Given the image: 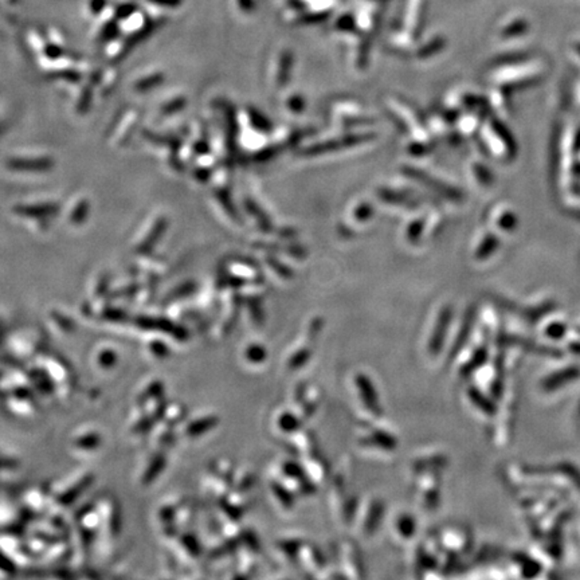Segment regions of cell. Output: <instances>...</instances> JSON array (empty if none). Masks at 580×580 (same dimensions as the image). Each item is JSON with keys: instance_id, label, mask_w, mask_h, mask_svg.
Segmentation results:
<instances>
[{"instance_id": "1", "label": "cell", "mask_w": 580, "mask_h": 580, "mask_svg": "<svg viewBox=\"0 0 580 580\" xmlns=\"http://www.w3.org/2000/svg\"><path fill=\"white\" fill-rule=\"evenodd\" d=\"M580 376V368L578 367H570L562 371H558L552 374L549 378L543 381V390L552 392L559 388H562L567 383L577 381Z\"/></svg>"}, {"instance_id": "2", "label": "cell", "mask_w": 580, "mask_h": 580, "mask_svg": "<svg viewBox=\"0 0 580 580\" xmlns=\"http://www.w3.org/2000/svg\"><path fill=\"white\" fill-rule=\"evenodd\" d=\"M358 384H359V388H360V392H362V397L365 399V403H367V406L372 410V411H378V409H379V406H378V398H375V390H374V387H372V384H371V381H368L367 378L365 376H359L358 378Z\"/></svg>"}, {"instance_id": "3", "label": "cell", "mask_w": 580, "mask_h": 580, "mask_svg": "<svg viewBox=\"0 0 580 580\" xmlns=\"http://www.w3.org/2000/svg\"><path fill=\"white\" fill-rule=\"evenodd\" d=\"M469 397H470L472 403H474V404L480 409L482 413H485V414L488 415L496 414V411H497V410H496V406H495V404H493L489 399L486 398V397H483L479 390L472 388V390L469 391Z\"/></svg>"}, {"instance_id": "4", "label": "cell", "mask_w": 580, "mask_h": 580, "mask_svg": "<svg viewBox=\"0 0 580 580\" xmlns=\"http://www.w3.org/2000/svg\"><path fill=\"white\" fill-rule=\"evenodd\" d=\"M546 334L549 336L551 339H562L564 334H565V327H564L563 324H552V325H549L547 330H546Z\"/></svg>"}, {"instance_id": "5", "label": "cell", "mask_w": 580, "mask_h": 580, "mask_svg": "<svg viewBox=\"0 0 580 580\" xmlns=\"http://www.w3.org/2000/svg\"><path fill=\"white\" fill-rule=\"evenodd\" d=\"M399 527H400V532H402L404 536H411L415 530L414 521H413L410 517H403V518L399 521Z\"/></svg>"}]
</instances>
